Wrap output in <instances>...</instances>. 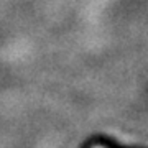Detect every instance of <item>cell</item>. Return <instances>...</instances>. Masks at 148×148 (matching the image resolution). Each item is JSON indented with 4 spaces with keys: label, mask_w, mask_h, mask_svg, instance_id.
<instances>
[{
    "label": "cell",
    "mask_w": 148,
    "mask_h": 148,
    "mask_svg": "<svg viewBox=\"0 0 148 148\" xmlns=\"http://www.w3.org/2000/svg\"><path fill=\"white\" fill-rule=\"evenodd\" d=\"M97 148H101V147H97Z\"/></svg>",
    "instance_id": "1"
}]
</instances>
